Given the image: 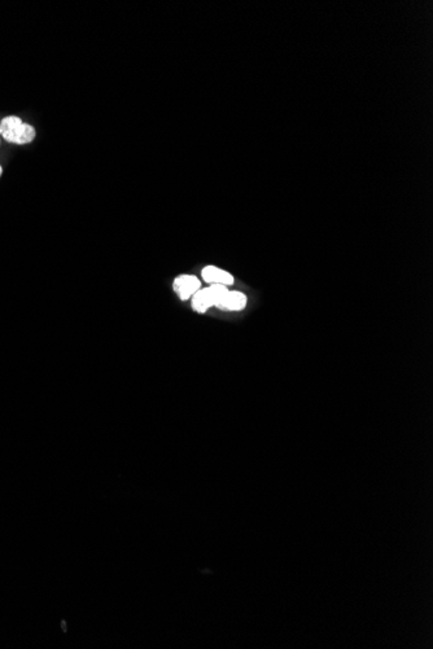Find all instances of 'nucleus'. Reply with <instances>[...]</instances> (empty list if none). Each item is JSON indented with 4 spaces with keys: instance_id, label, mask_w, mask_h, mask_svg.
<instances>
[{
    "instance_id": "1",
    "label": "nucleus",
    "mask_w": 433,
    "mask_h": 649,
    "mask_svg": "<svg viewBox=\"0 0 433 649\" xmlns=\"http://www.w3.org/2000/svg\"><path fill=\"white\" fill-rule=\"evenodd\" d=\"M36 127L24 122L20 117L7 116L0 121V137L12 144L25 145L34 142Z\"/></svg>"
},
{
    "instance_id": "2",
    "label": "nucleus",
    "mask_w": 433,
    "mask_h": 649,
    "mask_svg": "<svg viewBox=\"0 0 433 649\" xmlns=\"http://www.w3.org/2000/svg\"><path fill=\"white\" fill-rule=\"evenodd\" d=\"M202 288V280L196 275L183 274L174 279V293L178 296L181 301L191 300L196 292Z\"/></svg>"
},
{
    "instance_id": "3",
    "label": "nucleus",
    "mask_w": 433,
    "mask_h": 649,
    "mask_svg": "<svg viewBox=\"0 0 433 649\" xmlns=\"http://www.w3.org/2000/svg\"><path fill=\"white\" fill-rule=\"evenodd\" d=\"M202 278L204 282L208 285H224V287H231L235 283V279L232 274L226 271L224 268L216 266H205L202 270Z\"/></svg>"
},
{
    "instance_id": "4",
    "label": "nucleus",
    "mask_w": 433,
    "mask_h": 649,
    "mask_svg": "<svg viewBox=\"0 0 433 649\" xmlns=\"http://www.w3.org/2000/svg\"><path fill=\"white\" fill-rule=\"evenodd\" d=\"M191 306H192V310L195 311V312H199V314H205L212 307H216L214 298H213V295H212L209 285L196 292L195 295L191 298Z\"/></svg>"
},
{
    "instance_id": "5",
    "label": "nucleus",
    "mask_w": 433,
    "mask_h": 649,
    "mask_svg": "<svg viewBox=\"0 0 433 649\" xmlns=\"http://www.w3.org/2000/svg\"><path fill=\"white\" fill-rule=\"evenodd\" d=\"M248 303V298L243 292L239 290H229L219 303L218 309L224 311H241L244 310Z\"/></svg>"
},
{
    "instance_id": "6",
    "label": "nucleus",
    "mask_w": 433,
    "mask_h": 649,
    "mask_svg": "<svg viewBox=\"0 0 433 649\" xmlns=\"http://www.w3.org/2000/svg\"><path fill=\"white\" fill-rule=\"evenodd\" d=\"M1 174H3V167H0V176H1Z\"/></svg>"
}]
</instances>
